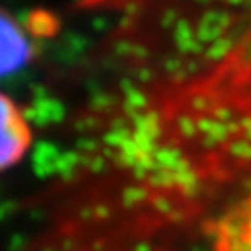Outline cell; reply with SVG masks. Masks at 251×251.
Listing matches in <instances>:
<instances>
[{
	"label": "cell",
	"mask_w": 251,
	"mask_h": 251,
	"mask_svg": "<svg viewBox=\"0 0 251 251\" xmlns=\"http://www.w3.org/2000/svg\"><path fill=\"white\" fill-rule=\"evenodd\" d=\"M30 145V126L19 106L8 95L2 97V168L15 166Z\"/></svg>",
	"instance_id": "obj_1"
},
{
	"label": "cell",
	"mask_w": 251,
	"mask_h": 251,
	"mask_svg": "<svg viewBox=\"0 0 251 251\" xmlns=\"http://www.w3.org/2000/svg\"><path fill=\"white\" fill-rule=\"evenodd\" d=\"M32 58V45L17 21L2 11V73L9 75L23 69Z\"/></svg>",
	"instance_id": "obj_2"
},
{
	"label": "cell",
	"mask_w": 251,
	"mask_h": 251,
	"mask_svg": "<svg viewBox=\"0 0 251 251\" xmlns=\"http://www.w3.org/2000/svg\"><path fill=\"white\" fill-rule=\"evenodd\" d=\"M216 251H251V203L222 224Z\"/></svg>",
	"instance_id": "obj_3"
}]
</instances>
